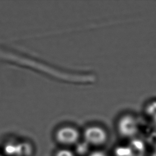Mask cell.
Listing matches in <instances>:
<instances>
[{"label": "cell", "instance_id": "6da1fadb", "mask_svg": "<svg viewBox=\"0 0 156 156\" xmlns=\"http://www.w3.org/2000/svg\"><path fill=\"white\" fill-rule=\"evenodd\" d=\"M81 135L79 130L74 126L64 124L56 129L54 138L57 143L68 147L76 146L80 141Z\"/></svg>", "mask_w": 156, "mask_h": 156}, {"label": "cell", "instance_id": "7a4b0ae2", "mask_svg": "<svg viewBox=\"0 0 156 156\" xmlns=\"http://www.w3.org/2000/svg\"><path fill=\"white\" fill-rule=\"evenodd\" d=\"M83 141L90 146L100 147L108 141V134L107 130L99 124H91L87 126L82 133Z\"/></svg>", "mask_w": 156, "mask_h": 156}, {"label": "cell", "instance_id": "3957f363", "mask_svg": "<svg viewBox=\"0 0 156 156\" xmlns=\"http://www.w3.org/2000/svg\"><path fill=\"white\" fill-rule=\"evenodd\" d=\"M117 130L119 134L124 138L135 136L138 131L137 118L132 114H123L117 122Z\"/></svg>", "mask_w": 156, "mask_h": 156}, {"label": "cell", "instance_id": "277c9868", "mask_svg": "<svg viewBox=\"0 0 156 156\" xmlns=\"http://www.w3.org/2000/svg\"><path fill=\"white\" fill-rule=\"evenodd\" d=\"M4 152L9 156H32L34 149L29 142L9 143L5 146Z\"/></svg>", "mask_w": 156, "mask_h": 156}, {"label": "cell", "instance_id": "5b68a950", "mask_svg": "<svg viewBox=\"0 0 156 156\" xmlns=\"http://www.w3.org/2000/svg\"><path fill=\"white\" fill-rule=\"evenodd\" d=\"M132 156H143L144 152V147L141 141H134L129 146Z\"/></svg>", "mask_w": 156, "mask_h": 156}, {"label": "cell", "instance_id": "8992f818", "mask_svg": "<svg viewBox=\"0 0 156 156\" xmlns=\"http://www.w3.org/2000/svg\"><path fill=\"white\" fill-rule=\"evenodd\" d=\"M91 146L85 141H79L76 145V153L80 156L88 155L90 152V147Z\"/></svg>", "mask_w": 156, "mask_h": 156}, {"label": "cell", "instance_id": "52a82bcc", "mask_svg": "<svg viewBox=\"0 0 156 156\" xmlns=\"http://www.w3.org/2000/svg\"><path fill=\"white\" fill-rule=\"evenodd\" d=\"M54 156H76V154L70 149L63 147L57 150L55 152Z\"/></svg>", "mask_w": 156, "mask_h": 156}, {"label": "cell", "instance_id": "ba28073f", "mask_svg": "<svg viewBox=\"0 0 156 156\" xmlns=\"http://www.w3.org/2000/svg\"><path fill=\"white\" fill-rule=\"evenodd\" d=\"M87 156H107V155L102 151H94L90 152Z\"/></svg>", "mask_w": 156, "mask_h": 156}, {"label": "cell", "instance_id": "9c48e42d", "mask_svg": "<svg viewBox=\"0 0 156 156\" xmlns=\"http://www.w3.org/2000/svg\"><path fill=\"white\" fill-rule=\"evenodd\" d=\"M0 156H2V155H1V154H0Z\"/></svg>", "mask_w": 156, "mask_h": 156}]
</instances>
